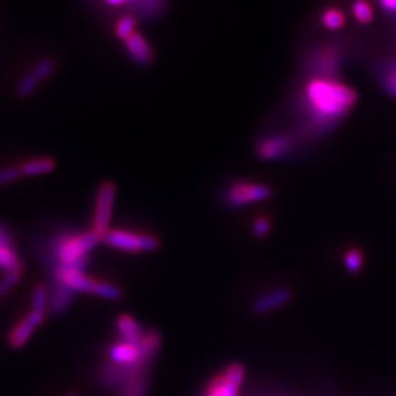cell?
I'll return each instance as SVG.
<instances>
[{"mask_svg":"<svg viewBox=\"0 0 396 396\" xmlns=\"http://www.w3.org/2000/svg\"><path fill=\"white\" fill-rule=\"evenodd\" d=\"M358 94L336 78H308L301 90L298 112L301 125L297 138H322L335 131L338 125L356 108Z\"/></svg>","mask_w":396,"mask_h":396,"instance_id":"obj_1","label":"cell"},{"mask_svg":"<svg viewBox=\"0 0 396 396\" xmlns=\"http://www.w3.org/2000/svg\"><path fill=\"white\" fill-rule=\"evenodd\" d=\"M103 238L91 231L69 232L56 237L46 249V260L53 270L72 268L84 272L89 266V253Z\"/></svg>","mask_w":396,"mask_h":396,"instance_id":"obj_2","label":"cell"},{"mask_svg":"<svg viewBox=\"0 0 396 396\" xmlns=\"http://www.w3.org/2000/svg\"><path fill=\"white\" fill-rule=\"evenodd\" d=\"M53 279L55 282H59L62 285L71 288L74 293L93 294L96 297L109 301H116L122 297V290L116 285L96 281L87 276L84 272H79V270H72V268L53 270Z\"/></svg>","mask_w":396,"mask_h":396,"instance_id":"obj_3","label":"cell"},{"mask_svg":"<svg viewBox=\"0 0 396 396\" xmlns=\"http://www.w3.org/2000/svg\"><path fill=\"white\" fill-rule=\"evenodd\" d=\"M344 62V47L339 43H326L317 46L308 52L304 68L310 78H336L339 79V72Z\"/></svg>","mask_w":396,"mask_h":396,"instance_id":"obj_4","label":"cell"},{"mask_svg":"<svg viewBox=\"0 0 396 396\" xmlns=\"http://www.w3.org/2000/svg\"><path fill=\"white\" fill-rule=\"evenodd\" d=\"M103 242L119 249L123 253H152L160 247V241L154 235L123 231V229H111L103 237Z\"/></svg>","mask_w":396,"mask_h":396,"instance_id":"obj_5","label":"cell"},{"mask_svg":"<svg viewBox=\"0 0 396 396\" xmlns=\"http://www.w3.org/2000/svg\"><path fill=\"white\" fill-rule=\"evenodd\" d=\"M270 197H272V188L260 182L238 181L229 185L227 190L225 191V203L232 208L264 201Z\"/></svg>","mask_w":396,"mask_h":396,"instance_id":"obj_6","label":"cell"},{"mask_svg":"<svg viewBox=\"0 0 396 396\" xmlns=\"http://www.w3.org/2000/svg\"><path fill=\"white\" fill-rule=\"evenodd\" d=\"M116 198V186L112 182H103L96 194L93 212V231L101 238L111 231L113 205Z\"/></svg>","mask_w":396,"mask_h":396,"instance_id":"obj_7","label":"cell"},{"mask_svg":"<svg viewBox=\"0 0 396 396\" xmlns=\"http://www.w3.org/2000/svg\"><path fill=\"white\" fill-rule=\"evenodd\" d=\"M245 379V367L239 363L229 364L207 383L203 396H239Z\"/></svg>","mask_w":396,"mask_h":396,"instance_id":"obj_8","label":"cell"},{"mask_svg":"<svg viewBox=\"0 0 396 396\" xmlns=\"http://www.w3.org/2000/svg\"><path fill=\"white\" fill-rule=\"evenodd\" d=\"M56 60L53 57H43L19 79L16 86V96L21 98L30 97L40 84H43L46 79H49L56 71Z\"/></svg>","mask_w":396,"mask_h":396,"instance_id":"obj_9","label":"cell"},{"mask_svg":"<svg viewBox=\"0 0 396 396\" xmlns=\"http://www.w3.org/2000/svg\"><path fill=\"white\" fill-rule=\"evenodd\" d=\"M297 140L295 134L288 132L267 135L257 142L256 153L263 160H278L293 152Z\"/></svg>","mask_w":396,"mask_h":396,"instance_id":"obj_10","label":"cell"},{"mask_svg":"<svg viewBox=\"0 0 396 396\" xmlns=\"http://www.w3.org/2000/svg\"><path fill=\"white\" fill-rule=\"evenodd\" d=\"M46 315H40V312L31 311L23 320H21L11 332L9 335V345L15 349L24 346L28 339L33 336L34 330L45 322Z\"/></svg>","mask_w":396,"mask_h":396,"instance_id":"obj_11","label":"cell"},{"mask_svg":"<svg viewBox=\"0 0 396 396\" xmlns=\"http://www.w3.org/2000/svg\"><path fill=\"white\" fill-rule=\"evenodd\" d=\"M125 47H127L128 55L140 67H149L154 62L153 47L150 46L147 38L137 31L125 40Z\"/></svg>","mask_w":396,"mask_h":396,"instance_id":"obj_12","label":"cell"},{"mask_svg":"<svg viewBox=\"0 0 396 396\" xmlns=\"http://www.w3.org/2000/svg\"><path fill=\"white\" fill-rule=\"evenodd\" d=\"M293 300V293L289 289H275L272 293H267L263 297H260L254 304H253V311L256 315H267V312L273 311L279 307H283Z\"/></svg>","mask_w":396,"mask_h":396,"instance_id":"obj_13","label":"cell"},{"mask_svg":"<svg viewBox=\"0 0 396 396\" xmlns=\"http://www.w3.org/2000/svg\"><path fill=\"white\" fill-rule=\"evenodd\" d=\"M75 293L59 282H55V286L52 289V293L49 294V312L55 316L64 315V312L69 308V305L74 301Z\"/></svg>","mask_w":396,"mask_h":396,"instance_id":"obj_14","label":"cell"},{"mask_svg":"<svg viewBox=\"0 0 396 396\" xmlns=\"http://www.w3.org/2000/svg\"><path fill=\"white\" fill-rule=\"evenodd\" d=\"M116 329L119 333V339L128 344H138L145 333V330H142L138 322L128 315H122L118 317Z\"/></svg>","mask_w":396,"mask_h":396,"instance_id":"obj_15","label":"cell"},{"mask_svg":"<svg viewBox=\"0 0 396 396\" xmlns=\"http://www.w3.org/2000/svg\"><path fill=\"white\" fill-rule=\"evenodd\" d=\"M134 8V15L145 19L159 18L166 9V0H132L130 4Z\"/></svg>","mask_w":396,"mask_h":396,"instance_id":"obj_16","label":"cell"},{"mask_svg":"<svg viewBox=\"0 0 396 396\" xmlns=\"http://www.w3.org/2000/svg\"><path fill=\"white\" fill-rule=\"evenodd\" d=\"M23 176H38V175H46L55 171L56 162L50 157H37L24 162L19 166Z\"/></svg>","mask_w":396,"mask_h":396,"instance_id":"obj_17","label":"cell"},{"mask_svg":"<svg viewBox=\"0 0 396 396\" xmlns=\"http://www.w3.org/2000/svg\"><path fill=\"white\" fill-rule=\"evenodd\" d=\"M376 74L380 79L382 87L396 98V59L385 60L378 67Z\"/></svg>","mask_w":396,"mask_h":396,"instance_id":"obj_18","label":"cell"},{"mask_svg":"<svg viewBox=\"0 0 396 396\" xmlns=\"http://www.w3.org/2000/svg\"><path fill=\"white\" fill-rule=\"evenodd\" d=\"M346 23L345 13L338 8H329L322 13V26L330 31L341 30Z\"/></svg>","mask_w":396,"mask_h":396,"instance_id":"obj_19","label":"cell"},{"mask_svg":"<svg viewBox=\"0 0 396 396\" xmlns=\"http://www.w3.org/2000/svg\"><path fill=\"white\" fill-rule=\"evenodd\" d=\"M137 27V16L134 13H125L122 15L115 26V34L120 40H127L135 33Z\"/></svg>","mask_w":396,"mask_h":396,"instance_id":"obj_20","label":"cell"},{"mask_svg":"<svg viewBox=\"0 0 396 396\" xmlns=\"http://www.w3.org/2000/svg\"><path fill=\"white\" fill-rule=\"evenodd\" d=\"M31 308L34 312H40V315H46L49 311V293L45 286L38 285L34 288Z\"/></svg>","mask_w":396,"mask_h":396,"instance_id":"obj_21","label":"cell"},{"mask_svg":"<svg viewBox=\"0 0 396 396\" xmlns=\"http://www.w3.org/2000/svg\"><path fill=\"white\" fill-rule=\"evenodd\" d=\"M351 11L353 18H356L363 26H367L373 21V8L367 0H353Z\"/></svg>","mask_w":396,"mask_h":396,"instance_id":"obj_22","label":"cell"},{"mask_svg":"<svg viewBox=\"0 0 396 396\" xmlns=\"http://www.w3.org/2000/svg\"><path fill=\"white\" fill-rule=\"evenodd\" d=\"M363 263H364V257H363L360 249H357V248L348 249V251L344 256V264H345L348 272L352 273V275H357L360 272L361 267H363Z\"/></svg>","mask_w":396,"mask_h":396,"instance_id":"obj_23","label":"cell"},{"mask_svg":"<svg viewBox=\"0 0 396 396\" xmlns=\"http://www.w3.org/2000/svg\"><path fill=\"white\" fill-rule=\"evenodd\" d=\"M23 273H24V267L12 270V272L5 273V276L0 279V301H2L9 290L21 281Z\"/></svg>","mask_w":396,"mask_h":396,"instance_id":"obj_24","label":"cell"},{"mask_svg":"<svg viewBox=\"0 0 396 396\" xmlns=\"http://www.w3.org/2000/svg\"><path fill=\"white\" fill-rule=\"evenodd\" d=\"M21 178H23V172L19 166H8V168L0 169V186L13 183Z\"/></svg>","mask_w":396,"mask_h":396,"instance_id":"obj_25","label":"cell"},{"mask_svg":"<svg viewBox=\"0 0 396 396\" xmlns=\"http://www.w3.org/2000/svg\"><path fill=\"white\" fill-rule=\"evenodd\" d=\"M270 229H272V222L267 217H259L253 225V234L256 238H264Z\"/></svg>","mask_w":396,"mask_h":396,"instance_id":"obj_26","label":"cell"},{"mask_svg":"<svg viewBox=\"0 0 396 396\" xmlns=\"http://www.w3.org/2000/svg\"><path fill=\"white\" fill-rule=\"evenodd\" d=\"M11 245H13V241H12V237H11L9 231L6 229V226L0 225V248L11 247Z\"/></svg>","mask_w":396,"mask_h":396,"instance_id":"obj_27","label":"cell"},{"mask_svg":"<svg viewBox=\"0 0 396 396\" xmlns=\"http://www.w3.org/2000/svg\"><path fill=\"white\" fill-rule=\"evenodd\" d=\"M65 396H78V395H77V393H74V392H69V393H67Z\"/></svg>","mask_w":396,"mask_h":396,"instance_id":"obj_28","label":"cell"}]
</instances>
